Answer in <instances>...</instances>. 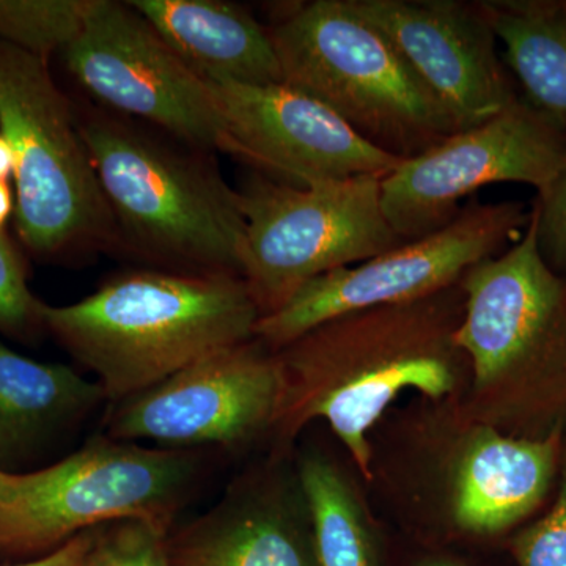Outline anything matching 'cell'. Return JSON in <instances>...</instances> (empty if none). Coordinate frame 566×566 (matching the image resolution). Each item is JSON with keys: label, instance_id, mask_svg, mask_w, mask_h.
Segmentation results:
<instances>
[{"label": "cell", "instance_id": "1", "mask_svg": "<svg viewBox=\"0 0 566 566\" xmlns=\"http://www.w3.org/2000/svg\"><path fill=\"white\" fill-rule=\"evenodd\" d=\"M463 315L460 281L420 300L334 316L275 349L282 371L275 452H292L297 436L323 420L370 485L371 434L401 394L463 398L471 376L457 340Z\"/></svg>", "mask_w": 566, "mask_h": 566}, {"label": "cell", "instance_id": "2", "mask_svg": "<svg viewBox=\"0 0 566 566\" xmlns=\"http://www.w3.org/2000/svg\"><path fill=\"white\" fill-rule=\"evenodd\" d=\"M419 401L371 444L370 486L395 515L463 538L512 535L553 497L564 430L521 439L463 415L455 398Z\"/></svg>", "mask_w": 566, "mask_h": 566}, {"label": "cell", "instance_id": "3", "mask_svg": "<svg viewBox=\"0 0 566 566\" xmlns=\"http://www.w3.org/2000/svg\"><path fill=\"white\" fill-rule=\"evenodd\" d=\"M260 316L240 275L170 270L117 275L80 303L40 304L41 324L117 403L253 340Z\"/></svg>", "mask_w": 566, "mask_h": 566}, {"label": "cell", "instance_id": "4", "mask_svg": "<svg viewBox=\"0 0 566 566\" xmlns=\"http://www.w3.org/2000/svg\"><path fill=\"white\" fill-rule=\"evenodd\" d=\"M458 345L469 360L460 409L521 439L566 423V282L538 251L535 219L515 244L465 271Z\"/></svg>", "mask_w": 566, "mask_h": 566}, {"label": "cell", "instance_id": "5", "mask_svg": "<svg viewBox=\"0 0 566 566\" xmlns=\"http://www.w3.org/2000/svg\"><path fill=\"white\" fill-rule=\"evenodd\" d=\"M118 245L170 271L243 277L240 193L197 150H182L102 109L77 115Z\"/></svg>", "mask_w": 566, "mask_h": 566}, {"label": "cell", "instance_id": "6", "mask_svg": "<svg viewBox=\"0 0 566 566\" xmlns=\"http://www.w3.org/2000/svg\"><path fill=\"white\" fill-rule=\"evenodd\" d=\"M283 84L329 107L363 139L409 159L455 133L392 43L348 0H314L268 28Z\"/></svg>", "mask_w": 566, "mask_h": 566}, {"label": "cell", "instance_id": "7", "mask_svg": "<svg viewBox=\"0 0 566 566\" xmlns=\"http://www.w3.org/2000/svg\"><path fill=\"white\" fill-rule=\"evenodd\" d=\"M0 133L14 156L17 229L43 259L118 245L77 115L31 52L0 41Z\"/></svg>", "mask_w": 566, "mask_h": 566}, {"label": "cell", "instance_id": "8", "mask_svg": "<svg viewBox=\"0 0 566 566\" xmlns=\"http://www.w3.org/2000/svg\"><path fill=\"white\" fill-rule=\"evenodd\" d=\"M191 450L95 439L61 463L0 472V547L31 553L123 520L169 531L199 475Z\"/></svg>", "mask_w": 566, "mask_h": 566}, {"label": "cell", "instance_id": "9", "mask_svg": "<svg viewBox=\"0 0 566 566\" xmlns=\"http://www.w3.org/2000/svg\"><path fill=\"white\" fill-rule=\"evenodd\" d=\"M381 177L294 186L256 175L240 193L243 279L260 314L281 308L305 283L406 243L381 203Z\"/></svg>", "mask_w": 566, "mask_h": 566}, {"label": "cell", "instance_id": "10", "mask_svg": "<svg viewBox=\"0 0 566 566\" xmlns=\"http://www.w3.org/2000/svg\"><path fill=\"white\" fill-rule=\"evenodd\" d=\"M528 219L524 203L472 200L438 232L305 283L281 308L260 316L255 338L275 352L334 316L449 289L474 264L515 244Z\"/></svg>", "mask_w": 566, "mask_h": 566}, {"label": "cell", "instance_id": "11", "mask_svg": "<svg viewBox=\"0 0 566 566\" xmlns=\"http://www.w3.org/2000/svg\"><path fill=\"white\" fill-rule=\"evenodd\" d=\"M566 166V136L517 99L475 128L403 159L381 180L387 221L403 241L444 229L485 186L521 182L542 192Z\"/></svg>", "mask_w": 566, "mask_h": 566}, {"label": "cell", "instance_id": "12", "mask_svg": "<svg viewBox=\"0 0 566 566\" xmlns=\"http://www.w3.org/2000/svg\"><path fill=\"white\" fill-rule=\"evenodd\" d=\"M61 55L102 109L140 118L197 151L226 150L221 114L207 82L128 2L93 0Z\"/></svg>", "mask_w": 566, "mask_h": 566}, {"label": "cell", "instance_id": "13", "mask_svg": "<svg viewBox=\"0 0 566 566\" xmlns=\"http://www.w3.org/2000/svg\"><path fill=\"white\" fill-rule=\"evenodd\" d=\"M281 395L277 356L253 338L118 401L107 433L114 441L147 439L178 450L208 444L237 449L271 436Z\"/></svg>", "mask_w": 566, "mask_h": 566}, {"label": "cell", "instance_id": "14", "mask_svg": "<svg viewBox=\"0 0 566 566\" xmlns=\"http://www.w3.org/2000/svg\"><path fill=\"white\" fill-rule=\"evenodd\" d=\"M207 85L222 118L223 153L289 185L360 175L385 178L403 161L363 139L329 107L283 82Z\"/></svg>", "mask_w": 566, "mask_h": 566}, {"label": "cell", "instance_id": "15", "mask_svg": "<svg viewBox=\"0 0 566 566\" xmlns=\"http://www.w3.org/2000/svg\"><path fill=\"white\" fill-rule=\"evenodd\" d=\"M348 2L392 43L455 133L491 120L520 99L482 2Z\"/></svg>", "mask_w": 566, "mask_h": 566}, {"label": "cell", "instance_id": "16", "mask_svg": "<svg viewBox=\"0 0 566 566\" xmlns=\"http://www.w3.org/2000/svg\"><path fill=\"white\" fill-rule=\"evenodd\" d=\"M167 551L172 566H318L296 461L274 450L207 515L167 536Z\"/></svg>", "mask_w": 566, "mask_h": 566}, {"label": "cell", "instance_id": "17", "mask_svg": "<svg viewBox=\"0 0 566 566\" xmlns=\"http://www.w3.org/2000/svg\"><path fill=\"white\" fill-rule=\"evenodd\" d=\"M128 3L203 82L281 84L270 32L243 7L222 0Z\"/></svg>", "mask_w": 566, "mask_h": 566}, {"label": "cell", "instance_id": "18", "mask_svg": "<svg viewBox=\"0 0 566 566\" xmlns=\"http://www.w3.org/2000/svg\"><path fill=\"white\" fill-rule=\"evenodd\" d=\"M521 99L566 136V0L482 2Z\"/></svg>", "mask_w": 566, "mask_h": 566}, {"label": "cell", "instance_id": "19", "mask_svg": "<svg viewBox=\"0 0 566 566\" xmlns=\"http://www.w3.org/2000/svg\"><path fill=\"white\" fill-rule=\"evenodd\" d=\"M104 398L99 382L66 365L36 363L0 342V458L22 452Z\"/></svg>", "mask_w": 566, "mask_h": 566}, {"label": "cell", "instance_id": "20", "mask_svg": "<svg viewBox=\"0 0 566 566\" xmlns=\"http://www.w3.org/2000/svg\"><path fill=\"white\" fill-rule=\"evenodd\" d=\"M318 566H381L378 531L363 493L348 471L323 450L296 460Z\"/></svg>", "mask_w": 566, "mask_h": 566}, {"label": "cell", "instance_id": "21", "mask_svg": "<svg viewBox=\"0 0 566 566\" xmlns=\"http://www.w3.org/2000/svg\"><path fill=\"white\" fill-rule=\"evenodd\" d=\"M93 0H0V41L36 57L61 54L76 39Z\"/></svg>", "mask_w": 566, "mask_h": 566}, {"label": "cell", "instance_id": "22", "mask_svg": "<svg viewBox=\"0 0 566 566\" xmlns=\"http://www.w3.org/2000/svg\"><path fill=\"white\" fill-rule=\"evenodd\" d=\"M81 566H172L167 531L144 520H123L93 531Z\"/></svg>", "mask_w": 566, "mask_h": 566}, {"label": "cell", "instance_id": "23", "mask_svg": "<svg viewBox=\"0 0 566 566\" xmlns=\"http://www.w3.org/2000/svg\"><path fill=\"white\" fill-rule=\"evenodd\" d=\"M517 566H566V423L556 490L542 515L509 536Z\"/></svg>", "mask_w": 566, "mask_h": 566}, {"label": "cell", "instance_id": "24", "mask_svg": "<svg viewBox=\"0 0 566 566\" xmlns=\"http://www.w3.org/2000/svg\"><path fill=\"white\" fill-rule=\"evenodd\" d=\"M40 304L29 290L20 252L0 233V331L13 335L28 333L41 324Z\"/></svg>", "mask_w": 566, "mask_h": 566}, {"label": "cell", "instance_id": "25", "mask_svg": "<svg viewBox=\"0 0 566 566\" xmlns=\"http://www.w3.org/2000/svg\"><path fill=\"white\" fill-rule=\"evenodd\" d=\"M536 243L547 266L566 282V166L532 203Z\"/></svg>", "mask_w": 566, "mask_h": 566}, {"label": "cell", "instance_id": "26", "mask_svg": "<svg viewBox=\"0 0 566 566\" xmlns=\"http://www.w3.org/2000/svg\"><path fill=\"white\" fill-rule=\"evenodd\" d=\"M93 531H95V528L73 536L69 542L55 547L52 553L36 558V560L28 562V564L7 566H81L88 547L92 545Z\"/></svg>", "mask_w": 566, "mask_h": 566}, {"label": "cell", "instance_id": "27", "mask_svg": "<svg viewBox=\"0 0 566 566\" xmlns=\"http://www.w3.org/2000/svg\"><path fill=\"white\" fill-rule=\"evenodd\" d=\"M14 210H17V196L9 181H0V233L3 232V227Z\"/></svg>", "mask_w": 566, "mask_h": 566}, {"label": "cell", "instance_id": "28", "mask_svg": "<svg viewBox=\"0 0 566 566\" xmlns=\"http://www.w3.org/2000/svg\"><path fill=\"white\" fill-rule=\"evenodd\" d=\"M14 174V156L9 142L0 133V181H9Z\"/></svg>", "mask_w": 566, "mask_h": 566}, {"label": "cell", "instance_id": "29", "mask_svg": "<svg viewBox=\"0 0 566 566\" xmlns=\"http://www.w3.org/2000/svg\"><path fill=\"white\" fill-rule=\"evenodd\" d=\"M417 566H468L463 562L450 557H431L420 562Z\"/></svg>", "mask_w": 566, "mask_h": 566}, {"label": "cell", "instance_id": "30", "mask_svg": "<svg viewBox=\"0 0 566 566\" xmlns=\"http://www.w3.org/2000/svg\"><path fill=\"white\" fill-rule=\"evenodd\" d=\"M2 471H3V469H0V472H2Z\"/></svg>", "mask_w": 566, "mask_h": 566}]
</instances>
